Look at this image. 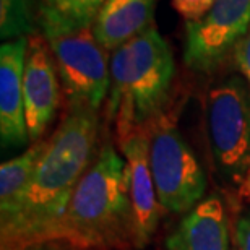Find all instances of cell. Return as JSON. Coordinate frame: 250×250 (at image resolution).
<instances>
[{
	"instance_id": "1",
	"label": "cell",
	"mask_w": 250,
	"mask_h": 250,
	"mask_svg": "<svg viewBox=\"0 0 250 250\" xmlns=\"http://www.w3.org/2000/svg\"><path fill=\"white\" fill-rule=\"evenodd\" d=\"M98 116L72 106L46 142L18 214L2 229V250H23L56 239L72 195L96 154Z\"/></svg>"
},
{
	"instance_id": "2",
	"label": "cell",
	"mask_w": 250,
	"mask_h": 250,
	"mask_svg": "<svg viewBox=\"0 0 250 250\" xmlns=\"http://www.w3.org/2000/svg\"><path fill=\"white\" fill-rule=\"evenodd\" d=\"M56 239L99 249L135 244L127 163L112 145H104L78 182Z\"/></svg>"
},
{
	"instance_id": "3",
	"label": "cell",
	"mask_w": 250,
	"mask_h": 250,
	"mask_svg": "<svg viewBox=\"0 0 250 250\" xmlns=\"http://www.w3.org/2000/svg\"><path fill=\"white\" fill-rule=\"evenodd\" d=\"M174 72L171 49L151 26L112 52L109 114L116 119L121 142L158 116Z\"/></svg>"
},
{
	"instance_id": "4",
	"label": "cell",
	"mask_w": 250,
	"mask_h": 250,
	"mask_svg": "<svg viewBox=\"0 0 250 250\" xmlns=\"http://www.w3.org/2000/svg\"><path fill=\"white\" fill-rule=\"evenodd\" d=\"M207 121L219 176L241 186L250 167V86L236 77L213 86L207 96Z\"/></svg>"
},
{
	"instance_id": "5",
	"label": "cell",
	"mask_w": 250,
	"mask_h": 250,
	"mask_svg": "<svg viewBox=\"0 0 250 250\" xmlns=\"http://www.w3.org/2000/svg\"><path fill=\"white\" fill-rule=\"evenodd\" d=\"M149 167L161 208L187 213L207 192V174L181 132L169 122H158L148 138Z\"/></svg>"
},
{
	"instance_id": "6",
	"label": "cell",
	"mask_w": 250,
	"mask_h": 250,
	"mask_svg": "<svg viewBox=\"0 0 250 250\" xmlns=\"http://www.w3.org/2000/svg\"><path fill=\"white\" fill-rule=\"evenodd\" d=\"M47 42L70 104L98 111L109 91L111 65L93 28L49 38Z\"/></svg>"
},
{
	"instance_id": "7",
	"label": "cell",
	"mask_w": 250,
	"mask_h": 250,
	"mask_svg": "<svg viewBox=\"0 0 250 250\" xmlns=\"http://www.w3.org/2000/svg\"><path fill=\"white\" fill-rule=\"evenodd\" d=\"M250 26V0H214L198 21L187 23L184 61L195 72H213L228 52L246 38Z\"/></svg>"
},
{
	"instance_id": "8",
	"label": "cell",
	"mask_w": 250,
	"mask_h": 250,
	"mask_svg": "<svg viewBox=\"0 0 250 250\" xmlns=\"http://www.w3.org/2000/svg\"><path fill=\"white\" fill-rule=\"evenodd\" d=\"M23 101L24 117L29 140L41 138L51 124L61 101L56 63L47 51L46 41L34 36L28 41L26 62L23 72Z\"/></svg>"
},
{
	"instance_id": "9",
	"label": "cell",
	"mask_w": 250,
	"mask_h": 250,
	"mask_svg": "<svg viewBox=\"0 0 250 250\" xmlns=\"http://www.w3.org/2000/svg\"><path fill=\"white\" fill-rule=\"evenodd\" d=\"M121 148L128 171V188L135 221V246H145L156 231L161 208L149 167L148 138L135 132L122 140Z\"/></svg>"
},
{
	"instance_id": "10",
	"label": "cell",
	"mask_w": 250,
	"mask_h": 250,
	"mask_svg": "<svg viewBox=\"0 0 250 250\" xmlns=\"http://www.w3.org/2000/svg\"><path fill=\"white\" fill-rule=\"evenodd\" d=\"M26 52V38L3 42L0 47V137L3 146H18L29 138L23 101Z\"/></svg>"
},
{
	"instance_id": "11",
	"label": "cell",
	"mask_w": 250,
	"mask_h": 250,
	"mask_svg": "<svg viewBox=\"0 0 250 250\" xmlns=\"http://www.w3.org/2000/svg\"><path fill=\"white\" fill-rule=\"evenodd\" d=\"M167 250H228L229 226L223 202L209 197L186 214L166 241Z\"/></svg>"
},
{
	"instance_id": "12",
	"label": "cell",
	"mask_w": 250,
	"mask_h": 250,
	"mask_svg": "<svg viewBox=\"0 0 250 250\" xmlns=\"http://www.w3.org/2000/svg\"><path fill=\"white\" fill-rule=\"evenodd\" d=\"M153 0H106L93 23V34L106 51H116L146 31Z\"/></svg>"
},
{
	"instance_id": "13",
	"label": "cell",
	"mask_w": 250,
	"mask_h": 250,
	"mask_svg": "<svg viewBox=\"0 0 250 250\" xmlns=\"http://www.w3.org/2000/svg\"><path fill=\"white\" fill-rule=\"evenodd\" d=\"M44 146H46V142L33 145L20 156L3 163L0 167V224H2V229L7 228L18 214Z\"/></svg>"
},
{
	"instance_id": "14",
	"label": "cell",
	"mask_w": 250,
	"mask_h": 250,
	"mask_svg": "<svg viewBox=\"0 0 250 250\" xmlns=\"http://www.w3.org/2000/svg\"><path fill=\"white\" fill-rule=\"evenodd\" d=\"M106 0H36L38 18L46 38L93 26Z\"/></svg>"
},
{
	"instance_id": "15",
	"label": "cell",
	"mask_w": 250,
	"mask_h": 250,
	"mask_svg": "<svg viewBox=\"0 0 250 250\" xmlns=\"http://www.w3.org/2000/svg\"><path fill=\"white\" fill-rule=\"evenodd\" d=\"M33 29L31 0H0V34L3 39L26 38Z\"/></svg>"
},
{
	"instance_id": "16",
	"label": "cell",
	"mask_w": 250,
	"mask_h": 250,
	"mask_svg": "<svg viewBox=\"0 0 250 250\" xmlns=\"http://www.w3.org/2000/svg\"><path fill=\"white\" fill-rule=\"evenodd\" d=\"M171 3L187 23H192L202 20L211 10L214 0H171Z\"/></svg>"
},
{
	"instance_id": "17",
	"label": "cell",
	"mask_w": 250,
	"mask_h": 250,
	"mask_svg": "<svg viewBox=\"0 0 250 250\" xmlns=\"http://www.w3.org/2000/svg\"><path fill=\"white\" fill-rule=\"evenodd\" d=\"M236 250H250V211L239 216L234 226Z\"/></svg>"
},
{
	"instance_id": "18",
	"label": "cell",
	"mask_w": 250,
	"mask_h": 250,
	"mask_svg": "<svg viewBox=\"0 0 250 250\" xmlns=\"http://www.w3.org/2000/svg\"><path fill=\"white\" fill-rule=\"evenodd\" d=\"M236 61L242 75L246 77L249 86H250V29L246 34V38L237 44L236 49Z\"/></svg>"
}]
</instances>
